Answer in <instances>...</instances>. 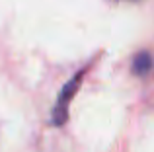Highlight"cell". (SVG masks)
Returning a JSON list of instances; mask_svg holds the SVG:
<instances>
[{
    "mask_svg": "<svg viewBox=\"0 0 154 152\" xmlns=\"http://www.w3.org/2000/svg\"><path fill=\"white\" fill-rule=\"evenodd\" d=\"M84 74H86V68H82L80 72H76L63 86V90L59 92V98H57V103H55V107H53V117H51L55 127H60V125L66 123V119H68V105H70L72 98H74L76 92H78Z\"/></svg>",
    "mask_w": 154,
    "mask_h": 152,
    "instance_id": "1",
    "label": "cell"
},
{
    "mask_svg": "<svg viewBox=\"0 0 154 152\" xmlns=\"http://www.w3.org/2000/svg\"><path fill=\"white\" fill-rule=\"evenodd\" d=\"M150 68H152V57L148 53H139L133 59V72L135 74L144 76L150 72Z\"/></svg>",
    "mask_w": 154,
    "mask_h": 152,
    "instance_id": "2",
    "label": "cell"
}]
</instances>
